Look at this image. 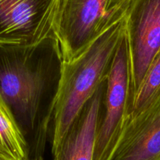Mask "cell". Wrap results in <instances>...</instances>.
Masks as SVG:
<instances>
[{
  "mask_svg": "<svg viewBox=\"0 0 160 160\" xmlns=\"http://www.w3.org/2000/svg\"><path fill=\"white\" fill-rule=\"evenodd\" d=\"M106 81L84 105L61 142L51 149L53 160H93L101 104Z\"/></svg>",
  "mask_w": 160,
  "mask_h": 160,
  "instance_id": "obj_8",
  "label": "cell"
},
{
  "mask_svg": "<svg viewBox=\"0 0 160 160\" xmlns=\"http://www.w3.org/2000/svg\"><path fill=\"white\" fill-rule=\"evenodd\" d=\"M160 96V51L146 72L133 96L129 116H134L147 108Z\"/></svg>",
  "mask_w": 160,
  "mask_h": 160,
  "instance_id": "obj_10",
  "label": "cell"
},
{
  "mask_svg": "<svg viewBox=\"0 0 160 160\" xmlns=\"http://www.w3.org/2000/svg\"><path fill=\"white\" fill-rule=\"evenodd\" d=\"M110 160H160V96L128 117Z\"/></svg>",
  "mask_w": 160,
  "mask_h": 160,
  "instance_id": "obj_7",
  "label": "cell"
},
{
  "mask_svg": "<svg viewBox=\"0 0 160 160\" xmlns=\"http://www.w3.org/2000/svg\"><path fill=\"white\" fill-rule=\"evenodd\" d=\"M61 0H0V44L32 46L56 36Z\"/></svg>",
  "mask_w": 160,
  "mask_h": 160,
  "instance_id": "obj_4",
  "label": "cell"
},
{
  "mask_svg": "<svg viewBox=\"0 0 160 160\" xmlns=\"http://www.w3.org/2000/svg\"><path fill=\"white\" fill-rule=\"evenodd\" d=\"M133 102L126 32L115 52L101 104L93 160H110Z\"/></svg>",
  "mask_w": 160,
  "mask_h": 160,
  "instance_id": "obj_3",
  "label": "cell"
},
{
  "mask_svg": "<svg viewBox=\"0 0 160 160\" xmlns=\"http://www.w3.org/2000/svg\"><path fill=\"white\" fill-rule=\"evenodd\" d=\"M109 2L110 0H61L55 35L63 60H71L79 54L101 32L119 20L109 17Z\"/></svg>",
  "mask_w": 160,
  "mask_h": 160,
  "instance_id": "obj_6",
  "label": "cell"
},
{
  "mask_svg": "<svg viewBox=\"0 0 160 160\" xmlns=\"http://www.w3.org/2000/svg\"><path fill=\"white\" fill-rule=\"evenodd\" d=\"M0 160H30L27 142L0 96Z\"/></svg>",
  "mask_w": 160,
  "mask_h": 160,
  "instance_id": "obj_9",
  "label": "cell"
},
{
  "mask_svg": "<svg viewBox=\"0 0 160 160\" xmlns=\"http://www.w3.org/2000/svg\"><path fill=\"white\" fill-rule=\"evenodd\" d=\"M62 61L56 36L32 46L0 44V96L27 142L30 160H43Z\"/></svg>",
  "mask_w": 160,
  "mask_h": 160,
  "instance_id": "obj_1",
  "label": "cell"
},
{
  "mask_svg": "<svg viewBox=\"0 0 160 160\" xmlns=\"http://www.w3.org/2000/svg\"><path fill=\"white\" fill-rule=\"evenodd\" d=\"M128 0H110L108 7V13L112 19L122 16L125 12Z\"/></svg>",
  "mask_w": 160,
  "mask_h": 160,
  "instance_id": "obj_11",
  "label": "cell"
},
{
  "mask_svg": "<svg viewBox=\"0 0 160 160\" xmlns=\"http://www.w3.org/2000/svg\"><path fill=\"white\" fill-rule=\"evenodd\" d=\"M125 32L123 15L101 32L79 54L71 60H63L50 130L51 149L61 142L80 111L106 81Z\"/></svg>",
  "mask_w": 160,
  "mask_h": 160,
  "instance_id": "obj_2",
  "label": "cell"
},
{
  "mask_svg": "<svg viewBox=\"0 0 160 160\" xmlns=\"http://www.w3.org/2000/svg\"><path fill=\"white\" fill-rule=\"evenodd\" d=\"M124 20L133 99L160 51V0H128Z\"/></svg>",
  "mask_w": 160,
  "mask_h": 160,
  "instance_id": "obj_5",
  "label": "cell"
}]
</instances>
